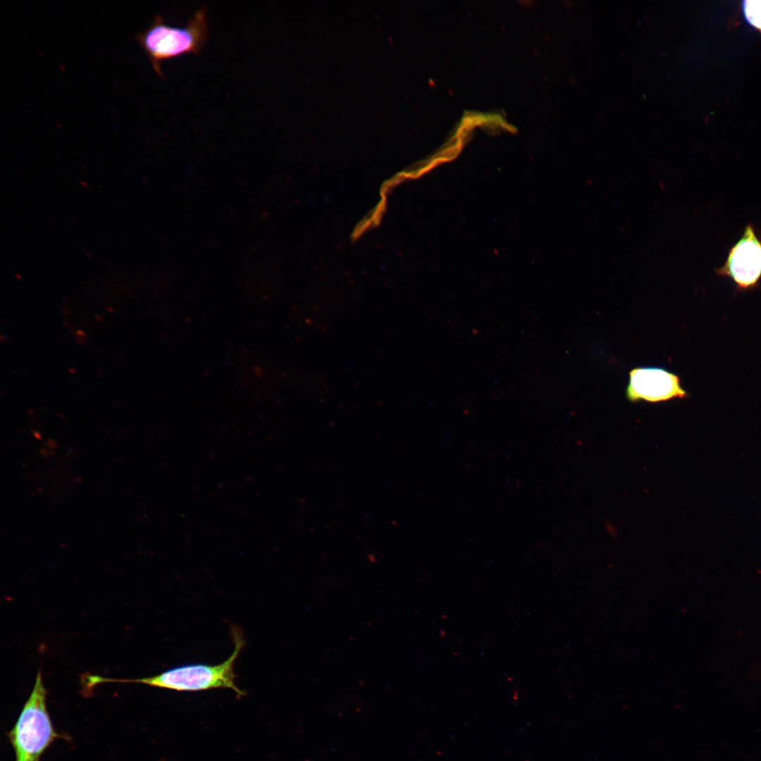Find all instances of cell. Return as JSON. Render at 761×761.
<instances>
[{"instance_id":"3","label":"cell","mask_w":761,"mask_h":761,"mask_svg":"<svg viewBox=\"0 0 761 761\" xmlns=\"http://www.w3.org/2000/svg\"><path fill=\"white\" fill-rule=\"evenodd\" d=\"M47 690L41 670L37 674L31 694L8 736L14 749L16 761H40L44 750L58 738L46 704Z\"/></svg>"},{"instance_id":"5","label":"cell","mask_w":761,"mask_h":761,"mask_svg":"<svg viewBox=\"0 0 761 761\" xmlns=\"http://www.w3.org/2000/svg\"><path fill=\"white\" fill-rule=\"evenodd\" d=\"M626 396L631 402H659L687 398L688 394L675 373L659 367H638L629 372Z\"/></svg>"},{"instance_id":"2","label":"cell","mask_w":761,"mask_h":761,"mask_svg":"<svg viewBox=\"0 0 761 761\" xmlns=\"http://www.w3.org/2000/svg\"><path fill=\"white\" fill-rule=\"evenodd\" d=\"M208 38L206 9L197 11L183 27L167 25L164 18L156 16L150 25L136 35V40L146 53L152 68L164 78L161 62L183 55H199Z\"/></svg>"},{"instance_id":"1","label":"cell","mask_w":761,"mask_h":761,"mask_svg":"<svg viewBox=\"0 0 761 761\" xmlns=\"http://www.w3.org/2000/svg\"><path fill=\"white\" fill-rule=\"evenodd\" d=\"M235 648L230 656L218 664H190L175 667L159 674L136 679H116L98 675H89L86 681L92 688L106 682L139 683L151 686L178 691H199L213 688H229L238 698L246 695L235 684L234 664L245 644L242 633L237 627L232 628Z\"/></svg>"},{"instance_id":"6","label":"cell","mask_w":761,"mask_h":761,"mask_svg":"<svg viewBox=\"0 0 761 761\" xmlns=\"http://www.w3.org/2000/svg\"><path fill=\"white\" fill-rule=\"evenodd\" d=\"M742 11L746 21L761 33V0H745Z\"/></svg>"},{"instance_id":"4","label":"cell","mask_w":761,"mask_h":761,"mask_svg":"<svg viewBox=\"0 0 761 761\" xmlns=\"http://www.w3.org/2000/svg\"><path fill=\"white\" fill-rule=\"evenodd\" d=\"M717 275L731 279L739 292L757 288L761 280V238L752 223L745 225L739 239L729 249Z\"/></svg>"}]
</instances>
